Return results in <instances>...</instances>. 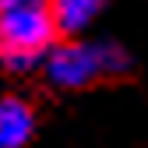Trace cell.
I'll list each match as a JSON object with an SVG mask.
<instances>
[{"label":"cell","mask_w":148,"mask_h":148,"mask_svg":"<svg viewBox=\"0 0 148 148\" xmlns=\"http://www.w3.org/2000/svg\"><path fill=\"white\" fill-rule=\"evenodd\" d=\"M64 39L49 0H0V64L25 67L53 53Z\"/></svg>","instance_id":"obj_1"},{"label":"cell","mask_w":148,"mask_h":148,"mask_svg":"<svg viewBox=\"0 0 148 148\" xmlns=\"http://www.w3.org/2000/svg\"><path fill=\"white\" fill-rule=\"evenodd\" d=\"M49 78L64 85V88H99L109 81H123L127 74V60L113 46H81V42H60L49 53Z\"/></svg>","instance_id":"obj_2"},{"label":"cell","mask_w":148,"mask_h":148,"mask_svg":"<svg viewBox=\"0 0 148 148\" xmlns=\"http://www.w3.org/2000/svg\"><path fill=\"white\" fill-rule=\"evenodd\" d=\"M35 134V113L25 99L7 95L0 99V145L18 148V145H28Z\"/></svg>","instance_id":"obj_3"},{"label":"cell","mask_w":148,"mask_h":148,"mask_svg":"<svg viewBox=\"0 0 148 148\" xmlns=\"http://www.w3.org/2000/svg\"><path fill=\"white\" fill-rule=\"evenodd\" d=\"M106 0H49V11H53V21L60 28V39H74L95 14Z\"/></svg>","instance_id":"obj_4"}]
</instances>
